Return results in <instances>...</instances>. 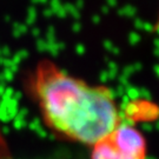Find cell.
Masks as SVG:
<instances>
[{"label": "cell", "instance_id": "1", "mask_svg": "<svg viewBox=\"0 0 159 159\" xmlns=\"http://www.w3.org/2000/svg\"><path fill=\"white\" fill-rule=\"evenodd\" d=\"M30 90L47 126L70 140L93 146L121 123L110 89L89 85L48 60L37 65Z\"/></svg>", "mask_w": 159, "mask_h": 159}, {"label": "cell", "instance_id": "2", "mask_svg": "<svg viewBox=\"0 0 159 159\" xmlns=\"http://www.w3.org/2000/svg\"><path fill=\"white\" fill-rule=\"evenodd\" d=\"M120 156L131 159H145L146 142L136 127L129 124H121L108 134Z\"/></svg>", "mask_w": 159, "mask_h": 159}, {"label": "cell", "instance_id": "3", "mask_svg": "<svg viewBox=\"0 0 159 159\" xmlns=\"http://www.w3.org/2000/svg\"><path fill=\"white\" fill-rule=\"evenodd\" d=\"M126 159H129V158H126Z\"/></svg>", "mask_w": 159, "mask_h": 159}]
</instances>
